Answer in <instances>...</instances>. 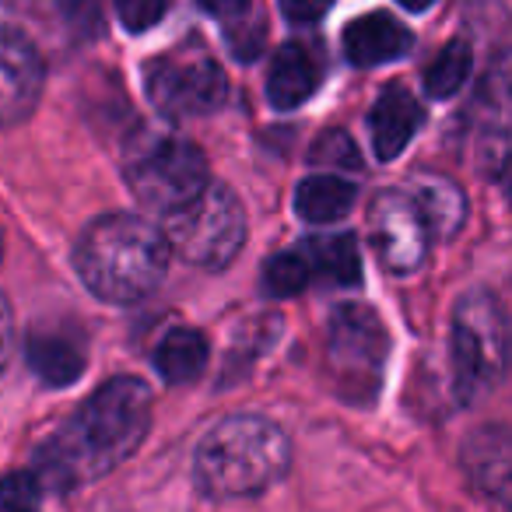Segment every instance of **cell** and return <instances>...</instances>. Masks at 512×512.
Listing matches in <instances>:
<instances>
[{"label": "cell", "instance_id": "4316f807", "mask_svg": "<svg viewBox=\"0 0 512 512\" xmlns=\"http://www.w3.org/2000/svg\"><path fill=\"white\" fill-rule=\"evenodd\" d=\"M11 334H15V327H11V309H8V302L0 299V372H4V365H8V358H11Z\"/></svg>", "mask_w": 512, "mask_h": 512}, {"label": "cell", "instance_id": "f1b7e54d", "mask_svg": "<svg viewBox=\"0 0 512 512\" xmlns=\"http://www.w3.org/2000/svg\"><path fill=\"white\" fill-rule=\"evenodd\" d=\"M0 256H4V235H0Z\"/></svg>", "mask_w": 512, "mask_h": 512}, {"label": "cell", "instance_id": "ba28073f", "mask_svg": "<svg viewBox=\"0 0 512 512\" xmlns=\"http://www.w3.org/2000/svg\"><path fill=\"white\" fill-rule=\"evenodd\" d=\"M127 183L141 204L169 214L207 183V162L193 141L158 137L127 162Z\"/></svg>", "mask_w": 512, "mask_h": 512}, {"label": "cell", "instance_id": "7c38bea8", "mask_svg": "<svg viewBox=\"0 0 512 512\" xmlns=\"http://www.w3.org/2000/svg\"><path fill=\"white\" fill-rule=\"evenodd\" d=\"M411 50V32L386 11L362 15L344 29V57L355 67H379Z\"/></svg>", "mask_w": 512, "mask_h": 512}, {"label": "cell", "instance_id": "30bf717a", "mask_svg": "<svg viewBox=\"0 0 512 512\" xmlns=\"http://www.w3.org/2000/svg\"><path fill=\"white\" fill-rule=\"evenodd\" d=\"M43 92V60L15 29H0V127H15L36 109Z\"/></svg>", "mask_w": 512, "mask_h": 512}, {"label": "cell", "instance_id": "cb8c5ba5", "mask_svg": "<svg viewBox=\"0 0 512 512\" xmlns=\"http://www.w3.org/2000/svg\"><path fill=\"white\" fill-rule=\"evenodd\" d=\"M169 11V0H116V15H120L127 32H148Z\"/></svg>", "mask_w": 512, "mask_h": 512}, {"label": "cell", "instance_id": "7a4b0ae2", "mask_svg": "<svg viewBox=\"0 0 512 512\" xmlns=\"http://www.w3.org/2000/svg\"><path fill=\"white\" fill-rule=\"evenodd\" d=\"M74 267L102 302L130 306L155 292L169 271V242L137 214H106L81 232Z\"/></svg>", "mask_w": 512, "mask_h": 512}, {"label": "cell", "instance_id": "484cf974", "mask_svg": "<svg viewBox=\"0 0 512 512\" xmlns=\"http://www.w3.org/2000/svg\"><path fill=\"white\" fill-rule=\"evenodd\" d=\"M200 8L207 11L211 18L225 25H235V22H246L249 11H253V0H197Z\"/></svg>", "mask_w": 512, "mask_h": 512}, {"label": "cell", "instance_id": "277c9868", "mask_svg": "<svg viewBox=\"0 0 512 512\" xmlns=\"http://www.w3.org/2000/svg\"><path fill=\"white\" fill-rule=\"evenodd\" d=\"M162 235L169 242V253H176L190 267L221 271L246 242V211L228 186L204 183L190 200L165 214Z\"/></svg>", "mask_w": 512, "mask_h": 512}, {"label": "cell", "instance_id": "d6986e66", "mask_svg": "<svg viewBox=\"0 0 512 512\" xmlns=\"http://www.w3.org/2000/svg\"><path fill=\"white\" fill-rule=\"evenodd\" d=\"M207 365V341L204 334L190 327H176L162 337V344L155 348V372L165 383H193Z\"/></svg>", "mask_w": 512, "mask_h": 512}, {"label": "cell", "instance_id": "4fadbf2b", "mask_svg": "<svg viewBox=\"0 0 512 512\" xmlns=\"http://www.w3.org/2000/svg\"><path fill=\"white\" fill-rule=\"evenodd\" d=\"M320 85V57L306 43H285L267 71V99L274 109H295Z\"/></svg>", "mask_w": 512, "mask_h": 512}, {"label": "cell", "instance_id": "7402d4cb", "mask_svg": "<svg viewBox=\"0 0 512 512\" xmlns=\"http://www.w3.org/2000/svg\"><path fill=\"white\" fill-rule=\"evenodd\" d=\"M309 158H313L316 165H334V169H344V165H348V169H362V155H358L355 141H351L344 130H327V134L313 144Z\"/></svg>", "mask_w": 512, "mask_h": 512}, {"label": "cell", "instance_id": "e0dca14e", "mask_svg": "<svg viewBox=\"0 0 512 512\" xmlns=\"http://www.w3.org/2000/svg\"><path fill=\"white\" fill-rule=\"evenodd\" d=\"M411 200L418 204L421 218H425L428 232L439 235V239H453L463 228L467 218V200L456 183L442 176H418L411 186Z\"/></svg>", "mask_w": 512, "mask_h": 512}, {"label": "cell", "instance_id": "3957f363", "mask_svg": "<svg viewBox=\"0 0 512 512\" xmlns=\"http://www.w3.org/2000/svg\"><path fill=\"white\" fill-rule=\"evenodd\" d=\"M292 460L285 432L256 414H235L204 435L193 456V481L207 498L232 502L267 491Z\"/></svg>", "mask_w": 512, "mask_h": 512}, {"label": "cell", "instance_id": "9a60e30c", "mask_svg": "<svg viewBox=\"0 0 512 512\" xmlns=\"http://www.w3.org/2000/svg\"><path fill=\"white\" fill-rule=\"evenodd\" d=\"M29 369L43 379L46 386H71L85 376V365H88V355L81 348V341L67 337L64 330H39V334L29 337Z\"/></svg>", "mask_w": 512, "mask_h": 512}, {"label": "cell", "instance_id": "83f0119b", "mask_svg": "<svg viewBox=\"0 0 512 512\" xmlns=\"http://www.w3.org/2000/svg\"><path fill=\"white\" fill-rule=\"evenodd\" d=\"M404 11H414V15H421V11H428L435 4V0H397Z\"/></svg>", "mask_w": 512, "mask_h": 512}, {"label": "cell", "instance_id": "603a6c76", "mask_svg": "<svg viewBox=\"0 0 512 512\" xmlns=\"http://www.w3.org/2000/svg\"><path fill=\"white\" fill-rule=\"evenodd\" d=\"M43 498V484L29 470L0 477V509H32Z\"/></svg>", "mask_w": 512, "mask_h": 512}, {"label": "cell", "instance_id": "6da1fadb", "mask_svg": "<svg viewBox=\"0 0 512 512\" xmlns=\"http://www.w3.org/2000/svg\"><path fill=\"white\" fill-rule=\"evenodd\" d=\"M151 425V390L134 376L102 383L57 435L36 449V477L43 488H78L109 474L144 442Z\"/></svg>", "mask_w": 512, "mask_h": 512}, {"label": "cell", "instance_id": "8992f818", "mask_svg": "<svg viewBox=\"0 0 512 512\" xmlns=\"http://www.w3.org/2000/svg\"><path fill=\"white\" fill-rule=\"evenodd\" d=\"M390 337L383 320L369 306H341L330 316L327 362L344 397H369L376 393Z\"/></svg>", "mask_w": 512, "mask_h": 512}, {"label": "cell", "instance_id": "8fae6325", "mask_svg": "<svg viewBox=\"0 0 512 512\" xmlns=\"http://www.w3.org/2000/svg\"><path fill=\"white\" fill-rule=\"evenodd\" d=\"M421 120H425V109L404 85L386 88L369 113V137L376 158L393 162L414 141V134L421 130Z\"/></svg>", "mask_w": 512, "mask_h": 512}, {"label": "cell", "instance_id": "d4e9b609", "mask_svg": "<svg viewBox=\"0 0 512 512\" xmlns=\"http://www.w3.org/2000/svg\"><path fill=\"white\" fill-rule=\"evenodd\" d=\"M330 8H334V0H281V11H285V18L295 25L320 22Z\"/></svg>", "mask_w": 512, "mask_h": 512}, {"label": "cell", "instance_id": "2e32d148", "mask_svg": "<svg viewBox=\"0 0 512 512\" xmlns=\"http://www.w3.org/2000/svg\"><path fill=\"white\" fill-rule=\"evenodd\" d=\"M306 256L309 274L337 288H355L362 281V253H358V239L351 232L334 235H313L302 242L299 249Z\"/></svg>", "mask_w": 512, "mask_h": 512}, {"label": "cell", "instance_id": "5bb4252c", "mask_svg": "<svg viewBox=\"0 0 512 512\" xmlns=\"http://www.w3.org/2000/svg\"><path fill=\"white\" fill-rule=\"evenodd\" d=\"M509 456H512V449H509L505 428L491 425L467 439V446H463V470H467V477L484 495L502 498L505 491H509V477H512Z\"/></svg>", "mask_w": 512, "mask_h": 512}, {"label": "cell", "instance_id": "44dd1931", "mask_svg": "<svg viewBox=\"0 0 512 512\" xmlns=\"http://www.w3.org/2000/svg\"><path fill=\"white\" fill-rule=\"evenodd\" d=\"M309 264L302 253H278L267 260L264 267V288L274 299H292V295H302L309 285Z\"/></svg>", "mask_w": 512, "mask_h": 512}, {"label": "cell", "instance_id": "ac0fdd59", "mask_svg": "<svg viewBox=\"0 0 512 512\" xmlns=\"http://www.w3.org/2000/svg\"><path fill=\"white\" fill-rule=\"evenodd\" d=\"M358 190L344 176H306L295 190V211L309 225H334L355 207Z\"/></svg>", "mask_w": 512, "mask_h": 512}, {"label": "cell", "instance_id": "52a82bcc", "mask_svg": "<svg viewBox=\"0 0 512 512\" xmlns=\"http://www.w3.org/2000/svg\"><path fill=\"white\" fill-rule=\"evenodd\" d=\"M148 99L169 120H190L221 109L228 95V78L221 64L207 53H169L144 67Z\"/></svg>", "mask_w": 512, "mask_h": 512}, {"label": "cell", "instance_id": "ffe728a7", "mask_svg": "<svg viewBox=\"0 0 512 512\" xmlns=\"http://www.w3.org/2000/svg\"><path fill=\"white\" fill-rule=\"evenodd\" d=\"M470 64H474L470 43H463V39L446 43L439 57L432 60V67L425 71V92L432 99H453L463 88V81L470 78Z\"/></svg>", "mask_w": 512, "mask_h": 512}, {"label": "cell", "instance_id": "9c48e42d", "mask_svg": "<svg viewBox=\"0 0 512 512\" xmlns=\"http://www.w3.org/2000/svg\"><path fill=\"white\" fill-rule=\"evenodd\" d=\"M369 228H372V239H376L379 256H383V264L393 274H411L428 260L432 232H428L411 193H400V190L379 193L369 207Z\"/></svg>", "mask_w": 512, "mask_h": 512}, {"label": "cell", "instance_id": "5b68a950", "mask_svg": "<svg viewBox=\"0 0 512 512\" xmlns=\"http://www.w3.org/2000/svg\"><path fill=\"white\" fill-rule=\"evenodd\" d=\"M505 313L484 288L467 292L453 313V379L460 400H477L505 372Z\"/></svg>", "mask_w": 512, "mask_h": 512}]
</instances>
